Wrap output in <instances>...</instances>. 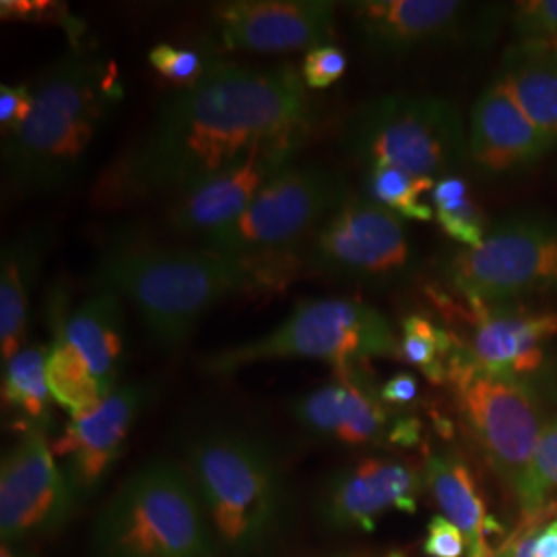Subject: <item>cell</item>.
Masks as SVG:
<instances>
[{
    "label": "cell",
    "mask_w": 557,
    "mask_h": 557,
    "mask_svg": "<svg viewBox=\"0 0 557 557\" xmlns=\"http://www.w3.org/2000/svg\"><path fill=\"white\" fill-rule=\"evenodd\" d=\"M345 69H347L345 52L333 44H326V46H319L306 54L299 73H301L304 83L308 85V89L322 91V89L335 85L345 75Z\"/></svg>",
    "instance_id": "cell-32"
},
{
    "label": "cell",
    "mask_w": 557,
    "mask_h": 557,
    "mask_svg": "<svg viewBox=\"0 0 557 557\" xmlns=\"http://www.w3.org/2000/svg\"><path fill=\"white\" fill-rule=\"evenodd\" d=\"M289 411L310 436L338 446H403L421 438V423L398 416L359 366L337 370L335 379L292 400Z\"/></svg>",
    "instance_id": "cell-14"
},
{
    "label": "cell",
    "mask_w": 557,
    "mask_h": 557,
    "mask_svg": "<svg viewBox=\"0 0 557 557\" xmlns=\"http://www.w3.org/2000/svg\"><path fill=\"white\" fill-rule=\"evenodd\" d=\"M306 87L292 64L209 62L205 75L163 101L139 139L106 168L94 200L126 207L178 197L255 149L304 145L314 119Z\"/></svg>",
    "instance_id": "cell-1"
},
{
    "label": "cell",
    "mask_w": 557,
    "mask_h": 557,
    "mask_svg": "<svg viewBox=\"0 0 557 557\" xmlns=\"http://www.w3.org/2000/svg\"><path fill=\"white\" fill-rule=\"evenodd\" d=\"M48 347L27 345L2 363V403L17 411L25 428H48L54 397L48 384Z\"/></svg>",
    "instance_id": "cell-25"
},
{
    "label": "cell",
    "mask_w": 557,
    "mask_h": 557,
    "mask_svg": "<svg viewBox=\"0 0 557 557\" xmlns=\"http://www.w3.org/2000/svg\"><path fill=\"white\" fill-rule=\"evenodd\" d=\"M122 298L100 289L69 314L54 320L48 347V384L54 403L71 418L94 409L119 388L126 345Z\"/></svg>",
    "instance_id": "cell-11"
},
{
    "label": "cell",
    "mask_w": 557,
    "mask_h": 557,
    "mask_svg": "<svg viewBox=\"0 0 557 557\" xmlns=\"http://www.w3.org/2000/svg\"><path fill=\"white\" fill-rule=\"evenodd\" d=\"M147 59L161 77L180 83L182 87L199 81L209 69V62H205L199 52L182 50L172 44H158Z\"/></svg>",
    "instance_id": "cell-31"
},
{
    "label": "cell",
    "mask_w": 557,
    "mask_h": 557,
    "mask_svg": "<svg viewBox=\"0 0 557 557\" xmlns=\"http://www.w3.org/2000/svg\"><path fill=\"white\" fill-rule=\"evenodd\" d=\"M314 271L363 283H395L413 273L418 255L397 213L351 197L310 236Z\"/></svg>",
    "instance_id": "cell-12"
},
{
    "label": "cell",
    "mask_w": 557,
    "mask_h": 557,
    "mask_svg": "<svg viewBox=\"0 0 557 557\" xmlns=\"http://www.w3.org/2000/svg\"><path fill=\"white\" fill-rule=\"evenodd\" d=\"M543 515H545V510L537 517L527 518L518 527L515 535H510L499 543L498 552L494 557H533V549H531L533 535L537 531L539 522L543 520Z\"/></svg>",
    "instance_id": "cell-35"
},
{
    "label": "cell",
    "mask_w": 557,
    "mask_h": 557,
    "mask_svg": "<svg viewBox=\"0 0 557 557\" xmlns=\"http://www.w3.org/2000/svg\"><path fill=\"white\" fill-rule=\"evenodd\" d=\"M186 471L221 557H260L287 517V483L273 448L242 430H211L186 450Z\"/></svg>",
    "instance_id": "cell-4"
},
{
    "label": "cell",
    "mask_w": 557,
    "mask_h": 557,
    "mask_svg": "<svg viewBox=\"0 0 557 557\" xmlns=\"http://www.w3.org/2000/svg\"><path fill=\"white\" fill-rule=\"evenodd\" d=\"M388 557H403V556H398V554H393V556H388Z\"/></svg>",
    "instance_id": "cell-40"
},
{
    "label": "cell",
    "mask_w": 557,
    "mask_h": 557,
    "mask_svg": "<svg viewBox=\"0 0 557 557\" xmlns=\"http://www.w3.org/2000/svg\"><path fill=\"white\" fill-rule=\"evenodd\" d=\"M32 91L29 116L2 147V188L20 199L71 184L124 98L116 64L83 52L48 66Z\"/></svg>",
    "instance_id": "cell-2"
},
{
    "label": "cell",
    "mask_w": 557,
    "mask_h": 557,
    "mask_svg": "<svg viewBox=\"0 0 557 557\" xmlns=\"http://www.w3.org/2000/svg\"><path fill=\"white\" fill-rule=\"evenodd\" d=\"M458 345L450 331L425 314H409L400 322L398 358L419 368L434 384L448 382V363Z\"/></svg>",
    "instance_id": "cell-26"
},
{
    "label": "cell",
    "mask_w": 557,
    "mask_h": 557,
    "mask_svg": "<svg viewBox=\"0 0 557 557\" xmlns=\"http://www.w3.org/2000/svg\"><path fill=\"white\" fill-rule=\"evenodd\" d=\"M434 209L436 221L444 230V234L457 239L458 244H462V248L478 246L490 230L483 211L469 197L438 202L434 205Z\"/></svg>",
    "instance_id": "cell-29"
},
{
    "label": "cell",
    "mask_w": 557,
    "mask_h": 557,
    "mask_svg": "<svg viewBox=\"0 0 557 557\" xmlns=\"http://www.w3.org/2000/svg\"><path fill=\"white\" fill-rule=\"evenodd\" d=\"M345 7L359 44L386 59L478 41L496 25L487 7L460 0H358Z\"/></svg>",
    "instance_id": "cell-13"
},
{
    "label": "cell",
    "mask_w": 557,
    "mask_h": 557,
    "mask_svg": "<svg viewBox=\"0 0 557 557\" xmlns=\"http://www.w3.org/2000/svg\"><path fill=\"white\" fill-rule=\"evenodd\" d=\"M322 557H363V556H345V554H337V556H322Z\"/></svg>",
    "instance_id": "cell-39"
},
{
    "label": "cell",
    "mask_w": 557,
    "mask_h": 557,
    "mask_svg": "<svg viewBox=\"0 0 557 557\" xmlns=\"http://www.w3.org/2000/svg\"><path fill=\"white\" fill-rule=\"evenodd\" d=\"M554 147L556 143L539 131L499 77L479 94L469 120L467 161L481 176L524 172Z\"/></svg>",
    "instance_id": "cell-20"
},
{
    "label": "cell",
    "mask_w": 557,
    "mask_h": 557,
    "mask_svg": "<svg viewBox=\"0 0 557 557\" xmlns=\"http://www.w3.org/2000/svg\"><path fill=\"white\" fill-rule=\"evenodd\" d=\"M380 395H382V400L391 407H407L418 398V379L409 372H400L380 386Z\"/></svg>",
    "instance_id": "cell-36"
},
{
    "label": "cell",
    "mask_w": 557,
    "mask_h": 557,
    "mask_svg": "<svg viewBox=\"0 0 557 557\" xmlns=\"http://www.w3.org/2000/svg\"><path fill=\"white\" fill-rule=\"evenodd\" d=\"M337 4L326 0H234L213 9L223 50L283 54L326 46Z\"/></svg>",
    "instance_id": "cell-17"
},
{
    "label": "cell",
    "mask_w": 557,
    "mask_h": 557,
    "mask_svg": "<svg viewBox=\"0 0 557 557\" xmlns=\"http://www.w3.org/2000/svg\"><path fill=\"white\" fill-rule=\"evenodd\" d=\"M498 77L539 131L557 145V46L515 41Z\"/></svg>",
    "instance_id": "cell-24"
},
{
    "label": "cell",
    "mask_w": 557,
    "mask_h": 557,
    "mask_svg": "<svg viewBox=\"0 0 557 557\" xmlns=\"http://www.w3.org/2000/svg\"><path fill=\"white\" fill-rule=\"evenodd\" d=\"M351 199L338 172L304 163L271 180L238 220L205 236L202 246L234 257H269L306 236Z\"/></svg>",
    "instance_id": "cell-10"
},
{
    "label": "cell",
    "mask_w": 557,
    "mask_h": 557,
    "mask_svg": "<svg viewBox=\"0 0 557 557\" xmlns=\"http://www.w3.org/2000/svg\"><path fill=\"white\" fill-rule=\"evenodd\" d=\"M0 557H36L32 549L25 547V543H7L2 541Z\"/></svg>",
    "instance_id": "cell-38"
},
{
    "label": "cell",
    "mask_w": 557,
    "mask_h": 557,
    "mask_svg": "<svg viewBox=\"0 0 557 557\" xmlns=\"http://www.w3.org/2000/svg\"><path fill=\"white\" fill-rule=\"evenodd\" d=\"M533 557H557V517H543L533 535Z\"/></svg>",
    "instance_id": "cell-37"
},
{
    "label": "cell",
    "mask_w": 557,
    "mask_h": 557,
    "mask_svg": "<svg viewBox=\"0 0 557 557\" xmlns=\"http://www.w3.org/2000/svg\"><path fill=\"white\" fill-rule=\"evenodd\" d=\"M458 413L494 473L517 492L547 425L535 388L527 379L479 368L458 345L448 363Z\"/></svg>",
    "instance_id": "cell-9"
},
{
    "label": "cell",
    "mask_w": 557,
    "mask_h": 557,
    "mask_svg": "<svg viewBox=\"0 0 557 557\" xmlns=\"http://www.w3.org/2000/svg\"><path fill=\"white\" fill-rule=\"evenodd\" d=\"M425 485V471L393 457L359 458L320 485L317 515L331 531H374L382 515H413Z\"/></svg>",
    "instance_id": "cell-16"
},
{
    "label": "cell",
    "mask_w": 557,
    "mask_h": 557,
    "mask_svg": "<svg viewBox=\"0 0 557 557\" xmlns=\"http://www.w3.org/2000/svg\"><path fill=\"white\" fill-rule=\"evenodd\" d=\"M557 494V416L547 421L535 457L531 460L524 478L520 479L515 496L522 517L541 515L547 502Z\"/></svg>",
    "instance_id": "cell-28"
},
{
    "label": "cell",
    "mask_w": 557,
    "mask_h": 557,
    "mask_svg": "<svg viewBox=\"0 0 557 557\" xmlns=\"http://www.w3.org/2000/svg\"><path fill=\"white\" fill-rule=\"evenodd\" d=\"M34 106L32 85H2L0 87V126L4 139L15 135L27 120Z\"/></svg>",
    "instance_id": "cell-34"
},
{
    "label": "cell",
    "mask_w": 557,
    "mask_h": 557,
    "mask_svg": "<svg viewBox=\"0 0 557 557\" xmlns=\"http://www.w3.org/2000/svg\"><path fill=\"white\" fill-rule=\"evenodd\" d=\"M425 485L434 494L444 517L467 541V556L494 557L502 527L487 515L478 479L469 462L455 450H434L425 458Z\"/></svg>",
    "instance_id": "cell-22"
},
{
    "label": "cell",
    "mask_w": 557,
    "mask_h": 557,
    "mask_svg": "<svg viewBox=\"0 0 557 557\" xmlns=\"http://www.w3.org/2000/svg\"><path fill=\"white\" fill-rule=\"evenodd\" d=\"M94 557H221L186 467L156 458L137 469L101 508Z\"/></svg>",
    "instance_id": "cell-5"
},
{
    "label": "cell",
    "mask_w": 557,
    "mask_h": 557,
    "mask_svg": "<svg viewBox=\"0 0 557 557\" xmlns=\"http://www.w3.org/2000/svg\"><path fill=\"white\" fill-rule=\"evenodd\" d=\"M473 333L462 345L479 368L527 379L541 370L547 343L557 335L556 312H535L520 306H469Z\"/></svg>",
    "instance_id": "cell-21"
},
{
    "label": "cell",
    "mask_w": 557,
    "mask_h": 557,
    "mask_svg": "<svg viewBox=\"0 0 557 557\" xmlns=\"http://www.w3.org/2000/svg\"><path fill=\"white\" fill-rule=\"evenodd\" d=\"M50 232L34 227L2 244L0 252V356L2 363L25 347L29 298L48 255Z\"/></svg>",
    "instance_id": "cell-23"
},
{
    "label": "cell",
    "mask_w": 557,
    "mask_h": 557,
    "mask_svg": "<svg viewBox=\"0 0 557 557\" xmlns=\"http://www.w3.org/2000/svg\"><path fill=\"white\" fill-rule=\"evenodd\" d=\"M149 400L140 382L120 384L94 409L71 418L52 442L54 457L64 460V471L77 496H89L119 462L122 446Z\"/></svg>",
    "instance_id": "cell-19"
},
{
    "label": "cell",
    "mask_w": 557,
    "mask_h": 557,
    "mask_svg": "<svg viewBox=\"0 0 557 557\" xmlns=\"http://www.w3.org/2000/svg\"><path fill=\"white\" fill-rule=\"evenodd\" d=\"M77 492L59 467L44 428H25L0 467V537L25 543L44 537L69 520Z\"/></svg>",
    "instance_id": "cell-15"
},
{
    "label": "cell",
    "mask_w": 557,
    "mask_h": 557,
    "mask_svg": "<svg viewBox=\"0 0 557 557\" xmlns=\"http://www.w3.org/2000/svg\"><path fill=\"white\" fill-rule=\"evenodd\" d=\"M423 554L428 557H465L467 541L444 515L432 518L423 539Z\"/></svg>",
    "instance_id": "cell-33"
},
{
    "label": "cell",
    "mask_w": 557,
    "mask_h": 557,
    "mask_svg": "<svg viewBox=\"0 0 557 557\" xmlns=\"http://www.w3.org/2000/svg\"><path fill=\"white\" fill-rule=\"evenodd\" d=\"M517 41H543L557 46V0L517 2L512 11Z\"/></svg>",
    "instance_id": "cell-30"
},
{
    "label": "cell",
    "mask_w": 557,
    "mask_h": 557,
    "mask_svg": "<svg viewBox=\"0 0 557 557\" xmlns=\"http://www.w3.org/2000/svg\"><path fill=\"white\" fill-rule=\"evenodd\" d=\"M467 133L453 101L432 94H393L359 106L345 124L343 147L366 170L391 165L442 180L465 165Z\"/></svg>",
    "instance_id": "cell-7"
},
{
    "label": "cell",
    "mask_w": 557,
    "mask_h": 557,
    "mask_svg": "<svg viewBox=\"0 0 557 557\" xmlns=\"http://www.w3.org/2000/svg\"><path fill=\"white\" fill-rule=\"evenodd\" d=\"M281 275L267 257H234L200 248L119 244L101 255L96 283L126 298L163 349H178L223 299Z\"/></svg>",
    "instance_id": "cell-3"
},
{
    "label": "cell",
    "mask_w": 557,
    "mask_h": 557,
    "mask_svg": "<svg viewBox=\"0 0 557 557\" xmlns=\"http://www.w3.org/2000/svg\"><path fill=\"white\" fill-rule=\"evenodd\" d=\"M393 356H398L397 333L380 310L358 299H308L267 335L207 356L202 372L227 376L277 359H319L343 370L366 359Z\"/></svg>",
    "instance_id": "cell-6"
},
{
    "label": "cell",
    "mask_w": 557,
    "mask_h": 557,
    "mask_svg": "<svg viewBox=\"0 0 557 557\" xmlns=\"http://www.w3.org/2000/svg\"><path fill=\"white\" fill-rule=\"evenodd\" d=\"M444 278L469 306H508L557 294L556 218L518 213L499 220L478 246L448 259Z\"/></svg>",
    "instance_id": "cell-8"
},
{
    "label": "cell",
    "mask_w": 557,
    "mask_h": 557,
    "mask_svg": "<svg viewBox=\"0 0 557 557\" xmlns=\"http://www.w3.org/2000/svg\"><path fill=\"white\" fill-rule=\"evenodd\" d=\"M301 145H269L255 149L248 158L200 180L174 197L168 211V223L182 234H199L200 238L238 220L252 205L260 190L294 163Z\"/></svg>",
    "instance_id": "cell-18"
},
{
    "label": "cell",
    "mask_w": 557,
    "mask_h": 557,
    "mask_svg": "<svg viewBox=\"0 0 557 557\" xmlns=\"http://www.w3.org/2000/svg\"><path fill=\"white\" fill-rule=\"evenodd\" d=\"M438 180L413 176L391 165H379L366 170V188L374 202L397 213L400 220L432 221L436 211L423 202V195H432Z\"/></svg>",
    "instance_id": "cell-27"
}]
</instances>
